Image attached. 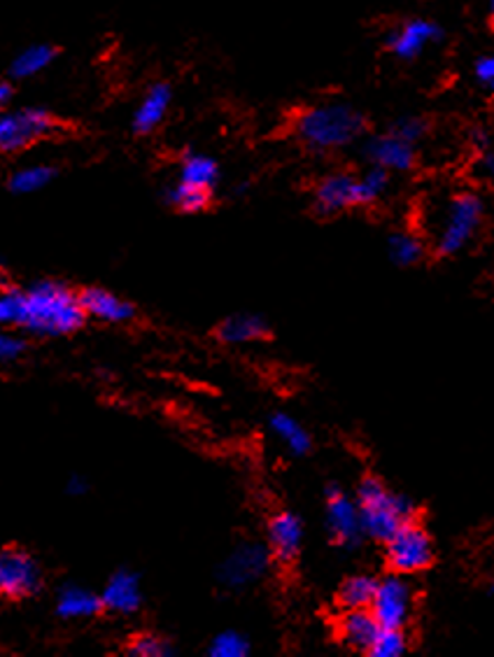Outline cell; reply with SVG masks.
<instances>
[{"label":"cell","mask_w":494,"mask_h":657,"mask_svg":"<svg viewBox=\"0 0 494 657\" xmlns=\"http://www.w3.org/2000/svg\"><path fill=\"white\" fill-rule=\"evenodd\" d=\"M29 308L26 322L22 328L37 336H66L78 332L85 324L87 313L80 294H75L70 287L41 280L26 289Z\"/></svg>","instance_id":"obj_1"},{"label":"cell","mask_w":494,"mask_h":657,"mask_svg":"<svg viewBox=\"0 0 494 657\" xmlns=\"http://www.w3.org/2000/svg\"><path fill=\"white\" fill-rule=\"evenodd\" d=\"M357 504L359 513H362L364 536H371L373 541H380V544H385L404 523H411L415 513V506L408 497L390 492L385 482L378 478L362 480V486L357 490Z\"/></svg>","instance_id":"obj_2"},{"label":"cell","mask_w":494,"mask_h":657,"mask_svg":"<svg viewBox=\"0 0 494 657\" xmlns=\"http://www.w3.org/2000/svg\"><path fill=\"white\" fill-rule=\"evenodd\" d=\"M364 131L362 114L350 105H317L306 110L296 122L299 138L313 149H338L355 143Z\"/></svg>","instance_id":"obj_3"},{"label":"cell","mask_w":494,"mask_h":657,"mask_svg":"<svg viewBox=\"0 0 494 657\" xmlns=\"http://www.w3.org/2000/svg\"><path fill=\"white\" fill-rule=\"evenodd\" d=\"M483 220V201L476 194L452 197L444 210V218L436 231V253L450 257L469 245L476 236Z\"/></svg>","instance_id":"obj_4"},{"label":"cell","mask_w":494,"mask_h":657,"mask_svg":"<svg viewBox=\"0 0 494 657\" xmlns=\"http://www.w3.org/2000/svg\"><path fill=\"white\" fill-rule=\"evenodd\" d=\"M385 559L394 574H417L434 563V544L429 534L411 520L385 541Z\"/></svg>","instance_id":"obj_5"},{"label":"cell","mask_w":494,"mask_h":657,"mask_svg":"<svg viewBox=\"0 0 494 657\" xmlns=\"http://www.w3.org/2000/svg\"><path fill=\"white\" fill-rule=\"evenodd\" d=\"M54 131L52 114L43 108H24L19 112H5L0 120V149L12 154L26 149L35 141L45 138Z\"/></svg>","instance_id":"obj_6"},{"label":"cell","mask_w":494,"mask_h":657,"mask_svg":"<svg viewBox=\"0 0 494 657\" xmlns=\"http://www.w3.org/2000/svg\"><path fill=\"white\" fill-rule=\"evenodd\" d=\"M43 586L41 567L22 548H5L0 553V590L8 599H26Z\"/></svg>","instance_id":"obj_7"},{"label":"cell","mask_w":494,"mask_h":657,"mask_svg":"<svg viewBox=\"0 0 494 657\" xmlns=\"http://www.w3.org/2000/svg\"><path fill=\"white\" fill-rule=\"evenodd\" d=\"M271 550L269 546H261V544H240L229 557L224 559L222 567H220V581L232 588V590H240L257 583L259 578L269 569L271 563Z\"/></svg>","instance_id":"obj_8"},{"label":"cell","mask_w":494,"mask_h":657,"mask_svg":"<svg viewBox=\"0 0 494 657\" xmlns=\"http://www.w3.org/2000/svg\"><path fill=\"white\" fill-rule=\"evenodd\" d=\"M327 530L334 538V544L352 548L359 544V538L364 536L362 527V513H359V504L344 494L338 486H329L327 492Z\"/></svg>","instance_id":"obj_9"},{"label":"cell","mask_w":494,"mask_h":657,"mask_svg":"<svg viewBox=\"0 0 494 657\" xmlns=\"http://www.w3.org/2000/svg\"><path fill=\"white\" fill-rule=\"evenodd\" d=\"M373 615L383 627H398L402 630L413 611V590L411 586L398 576L383 578L378 583V592L371 604Z\"/></svg>","instance_id":"obj_10"},{"label":"cell","mask_w":494,"mask_h":657,"mask_svg":"<svg viewBox=\"0 0 494 657\" xmlns=\"http://www.w3.org/2000/svg\"><path fill=\"white\" fill-rule=\"evenodd\" d=\"M355 205H362V197H359V178L352 172H332L317 182L315 208L319 215H336Z\"/></svg>","instance_id":"obj_11"},{"label":"cell","mask_w":494,"mask_h":657,"mask_svg":"<svg viewBox=\"0 0 494 657\" xmlns=\"http://www.w3.org/2000/svg\"><path fill=\"white\" fill-rule=\"evenodd\" d=\"M303 546V523L292 511H280L269 520V550L273 559L290 565Z\"/></svg>","instance_id":"obj_12"},{"label":"cell","mask_w":494,"mask_h":657,"mask_svg":"<svg viewBox=\"0 0 494 657\" xmlns=\"http://www.w3.org/2000/svg\"><path fill=\"white\" fill-rule=\"evenodd\" d=\"M364 157L371 162V166L404 172L415 164V149L411 143L396 138L394 133H385L375 135L364 145Z\"/></svg>","instance_id":"obj_13"},{"label":"cell","mask_w":494,"mask_h":657,"mask_svg":"<svg viewBox=\"0 0 494 657\" xmlns=\"http://www.w3.org/2000/svg\"><path fill=\"white\" fill-rule=\"evenodd\" d=\"M80 299H82L87 318H93L99 322L124 324V322H131L133 315H136L131 303H126L117 294L108 292V289H103V287H87L80 294Z\"/></svg>","instance_id":"obj_14"},{"label":"cell","mask_w":494,"mask_h":657,"mask_svg":"<svg viewBox=\"0 0 494 657\" xmlns=\"http://www.w3.org/2000/svg\"><path fill=\"white\" fill-rule=\"evenodd\" d=\"M441 37V29L425 22V19H413V22H406L404 26H398L396 31L390 33V47L396 56L402 59H415L427 45L436 43Z\"/></svg>","instance_id":"obj_15"},{"label":"cell","mask_w":494,"mask_h":657,"mask_svg":"<svg viewBox=\"0 0 494 657\" xmlns=\"http://www.w3.org/2000/svg\"><path fill=\"white\" fill-rule=\"evenodd\" d=\"M103 597V606L112 613H133L138 611L143 604V592H141V581L136 574H131L126 569L115 571L101 592Z\"/></svg>","instance_id":"obj_16"},{"label":"cell","mask_w":494,"mask_h":657,"mask_svg":"<svg viewBox=\"0 0 494 657\" xmlns=\"http://www.w3.org/2000/svg\"><path fill=\"white\" fill-rule=\"evenodd\" d=\"M380 630L383 625L378 623L371 609H346V615L338 623V636L355 650H369Z\"/></svg>","instance_id":"obj_17"},{"label":"cell","mask_w":494,"mask_h":657,"mask_svg":"<svg viewBox=\"0 0 494 657\" xmlns=\"http://www.w3.org/2000/svg\"><path fill=\"white\" fill-rule=\"evenodd\" d=\"M103 597L82 586L68 583L56 594V613L64 621H78V617H93L103 611Z\"/></svg>","instance_id":"obj_18"},{"label":"cell","mask_w":494,"mask_h":657,"mask_svg":"<svg viewBox=\"0 0 494 657\" xmlns=\"http://www.w3.org/2000/svg\"><path fill=\"white\" fill-rule=\"evenodd\" d=\"M269 336V324L259 315H232L217 326V338L226 345H245Z\"/></svg>","instance_id":"obj_19"},{"label":"cell","mask_w":494,"mask_h":657,"mask_svg":"<svg viewBox=\"0 0 494 657\" xmlns=\"http://www.w3.org/2000/svg\"><path fill=\"white\" fill-rule=\"evenodd\" d=\"M168 105H170V87L161 82L149 87L136 114H133V129H136V133L145 135L155 131L164 122Z\"/></svg>","instance_id":"obj_20"},{"label":"cell","mask_w":494,"mask_h":657,"mask_svg":"<svg viewBox=\"0 0 494 657\" xmlns=\"http://www.w3.org/2000/svg\"><path fill=\"white\" fill-rule=\"evenodd\" d=\"M269 430H271V434L278 438V441H282L284 446H288V450L294 455V457H301V455H306L308 450H311V446H313V441H311V434L303 430V424L301 422H296L292 415H288V413H273L271 417H269Z\"/></svg>","instance_id":"obj_21"},{"label":"cell","mask_w":494,"mask_h":657,"mask_svg":"<svg viewBox=\"0 0 494 657\" xmlns=\"http://www.w3.org/2000/svg\"><path fill=\"white\" fill-rule=\"evenodd\" d=\"M54 59H56V49L52 45H45V43L31 45L14 56L10 64V75L14 77V80H26V77H33L37 73H43L45 68H49Z\"/></svg>","instance_id":"obj_22"},{"label":"cell","mask_w":494,"mask_h":657,"mask_svg":"<svg viewBox=\"0 0 494 657\" xmlns=\"http://www.w3.org/2000/svg\"><path fill=\"white\" fill-rule=\"evenodd\" d=\"M217 178L220 168L215 159L205 157V154H189V157H184L180 168V182L211 191L217 185Z\"/></svg>","instance_id":"obj_23"},{"label":"cell","mask_w":494,"mask_h":657,"mask_svg":"<svg viewBox=\"0 0 494 657\" xmlns=\"http://www.w3.org/2000/svg\"><path fill=\"white\" fill-rule=\"evenodd\" d=\"M375 578L371 576H352L340 586L338 590V602L344 609H371L373 597L378 592Z\"/></svg>","instance_id":"obj_24"},{"label":"cell","mask_w":494,"mask_h":657,"mask_svg":"<svg viewBox=\"0 0 494 657\" xmlns=\"http://www.w3.org/2000/svg\"><path fill=\"white\" fill-rule=\"evenodd\" d=\"M54 180V168L52 166H24L14 170L10 180H8V189L12 194H35V191L45 189L49 182Z\"/></svg>","instance_id":"obj_25"},{"label":"cell","mask_w":494,"mask_h":657,"mask_svg":"<svg viewBox=\"0 0 494 657\" xmlns=\"http://www.w3.org/2000/svg\"><path fill=\"white\" fill-rule=\"evenodd\" d=\"M26 308H29V294L26 289L5 282L3 294H0V322L5 326H24L26 322Z\"/></svg>","instance_id":"obj_26"},{"label":"cell","mask_w":494,"mask_h":657,"mask_svg":"<svg viewBox=\"0 0 494 657\" xmlns=\"http://www.w3.org/2000/svg\"><path fill=\"white\" fill-rule=\"evenodd\" d=\"M166 199L180 212H201L207 208V203H211V191L178 180L176 187L168 189Z\"/></svg>","instance_id":"obj_27"},{"label":"cell","mask_w":494,"mask_h":657,"mask_svg":"<svg viewBox=\"0 0 494 657\" xmlns=\"http://www.w3.org/2000/svg\"><path fill=\"white\" fill-rule=\"evenodd\" d=\"M388 253L396 266L406 268V266H413L423 259L425 247H423V241L413 234H394L388 243Z\"/></svg>","instance_id":"obj_28"},{"label":"cell","mask_w":494,"mask_h":657,"mask_svg":"<svg viewBox=\"0 0 494 657\" xmlns=\"http://www.w3.org/2000/svg\"><path fill=\"white\" fill-rule=\"evenodd\" d=\"M408 648L406 634L398 627H383L375 636L373 646L367 650L371 657H402Z\"/></svg>","instance_id":"obj_29"},{"label":"cell","mask_w":494,"mask_h":657,"mask_svg":"<svg viewBox=\"0 0 494 657\" xmlns=\"http://www.w3.org/2000/svg\"><path fill=\"white\" fill-rule=\"evenodd\" d=\"M390 187V170L371 166L364 176H359V197H362V205L378 201L385 194Z\"/></svg>","instance_id":"obj_30"},{"label":"cell","mask_w":494,"mask_h":657,"mask_svg":"<svg viewBox=\"0 0 494 657\" xmlns=\"http://www.w3.org/2000/svg\"><path fill=\"white\" fill-rule=\"evenodd\" d=\"M247 653H250V644H247L243 634L234 630L217 634L211 648H207V655L211 657H245Z\"/></svg>","instance_id":"obj_31"},{"label":"cell","mask_w":494,"mask_h":657,"mask_svg":"<svg viewBox=\"0 0 494 657\" xmlns=\"http://www.w3.org/2000/svg\"><path fill=\"white\" fill-rule=\"evenodd\" d=\"M128 655L131 657H166L173 653H170V646L164 639H159V636L143 634V636H136V639L128 644Z\"/></svg>","instance_id":"obj_32"},{"label":"cell","mask_w":494,"mask_h":657,"mask_svg":"<svg viewBox=\"0 0 494 657\" xmlns=\"http://www.w3.org/2000/svg\"><path fill=\"white\" fill-rule=\"evenodd\" d=\"M390 133H394L396 138H402V141L415 145L417 141L425 138V133H427V122L420 120V118H398V120L392 124Z\"/></svg>","instance_id":"obj_33"},{"label":"cell","mask_w":494,"mask_h":657,"mask_svg":"<svg viewBox=\"0 0 494 657\" xmlns=\"http://www.w3.org/2000/svg\"><path fill=\"white\" fill-rule=\"evenodd\" d=\"M26 350V343L19 338V336H12V334H5L3 338H0V359H3L5 364L14 361L24 355Z\"/></svg>","instance_id":"obj_34"},{"label":"cell","mask_w":494,"mask_h":657,"mask_svg":"<svg viewBox=\"0 0 494 657\" xmlns=\"http://www.w3.org/2000/svg\"><path fill=\"white\" fill-rule=\"evenodd\" d=\"M473 170H476V176L481 180L494 182V152L492 149H483L479 162H476V166H473Z\"/></svg>","instance_id":"obj_35"},{"label":"cell","mask_w":494,"mask_h":657,"mask_svg":"<svg viewBox=\"0 0 494 657\" xmlns=\"http://www.w3.org/2000/svg\"><path fill=\"white\" fill-rule=\"evenodd\" d=\"M476 80L485 85L487 89H494V54L483 56V59L476 64Z\"/></svg>","instance_id":"obj_36"},{"label":"cell","mask_w":494,"mask_h":657,"mask_svg":"<svg viewBox=\"0 0 494 657\" xmlns=\"http://www.w3.org/2000/svg\"><path fill=\"white\" fill-rule=\"evenodd\" d=\"M87 490H89V488H87V480L80 478V476H72V478L68 480V486H66V492L72 494V497H80V494H85Z\"/></svg>","instance_id":"obj_37"},{"label":"cell","mask_w":494,"mask_h":657,"mask_svg":"<svg viewBox=\"0 0 494 657\" xmlns=\"http://www.w3.org/2000/svg\"><path fill=\"white\" fill-rule=\"evenodd\" d=\"M12 101V85L5 80L3 85H0V103L8 105Z\"/></svg>","instance_id":"obj_38"},{"label":"cell","mask_w":494,"mask_h":657,"mask_svg":"<svg viewBox=\"0 0 494 657\" xmlns=\"http://www.w3.org/2000/svg\"><path fill=\"white\" fill-rule=\"evenodd\" d=\"M490 592H492V594H494V581H492V586H490Z\"/></svg>","instance_id":"obj_39"},{"label":"cell","mask_w":494,"mask_h":657,"mask_svg":"<svg viewBox=\"0 0 494 657\" xmlns=\"http://www.w3.org/2000/svg\"><path fill=\"white\" fill-rule=\"evenodd\" d=\"M490 8H492V12H494V0H490Z\"/></svg>","instance_id":"obj_40"}]
</instances>
